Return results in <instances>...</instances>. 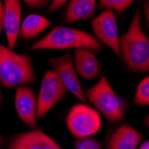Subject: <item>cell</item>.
Returning <instances> with one entry per match:
<instances>
[{"instance_id": "cb8c5ba5", "label": "cell", "mask_w": 149, "mask_h": 149, "mask_svg": "<svg viewBox=\"0 0 149 149\" xmlns=\"http://www.w3.org/2000/svg\"><path fill=\"white\" fill-rule=\"evenodd\" d=\"M2 142H3V138H2L1 135H0V145L2 144Z\"/></svg>"}, {"instance_id": "d4e9b609", "label": "cell", "mask_w": 149, "mask_h": 149, "mask_svg": "<svg viewBox=\"0 0 149 149\" xmlns=\"http://www.w3.org/2000/svg\"><path fill=\"white\" fill-rule=\"evenodd\" d=\"M47 1H48V2H50V1H51V0H47Z\"/></svg>"}, {"instance_id": "44dd1931", "label": "cell", "mask_w": 149, "mask_h": 149, "mask_svg": "<svg viewBox=\"0 0 149 149\" xmlns=\"http://www.w3.org/2000/svg\"><path fill=\"white\" fill-rule=\"evenodd\" d=\"M139 149H149V142H148V141L144 142V143L140 146Z\"/></svg>"}, {"instance_id": "e0dca14e", "label": "cell", "mask_w": 149, "mask_h": 149, "mask_svg": "<svg viewBox=\"0 0 149 149\" xmlns=\"http://www.w3.org/2000/svg\"><path fill=\"white\" fill-rule=\"evenodd\" d=\"M134 104L139 106L149 104V78L147 76L140 81L137 88Z\"/></svg>"}, {"instance_id": "ffe728a7", "label": "cell", "mask_w": 149, "mask_h": 149, "mask_svg": "<svg viewBox=\"0 0 149 149\" xmlns=\"http://www.w3.org/2000/svg\"><path fill=\"white\" fill-rule=\"evenodd\" d=\"M4 30V2L0 0V33Z\"/></svg>"}, {"instance_id": "5b68a950", "label": "cell", "mask_w": 149, "mask_h": 149, "mask_svg": "<svg viewBox=\"0 0 149 149\" xmlns=\"http://www.w3.org/2000/svg\"><path fill=\"white\" fill-rule=\"evenodd\" d=\"M66 125L75 138L90 137L98 132L102 126L99 113L86 104L73 105L67 115Z\"/></svg>"}, {"instance_id": "7c38bea8", "label": "cell", "mask_w": 149, "mask_h": 149, "mask_svg": "<svg viewBox=\"0 0 149 149\" xmlns=\"http://www.w3.org/2000/svg\"><path fill=\"white\" fill-rule=\"evenodd\" d=\"M73 65L78 75L88 79H96L100 74V64L93 50L76 48Z\"/></svg>"}, {"instance_id": "7a4b0ae2", "label": "cell", "mask_w": 149, "mask_h": 149, "mask_svg": "<svg viewBox=\"0 0 149 149\" xmlns=\"http://www.w3.org/2000/svg\"><path fill=\"white\" fill-rule=\"evenodd\" d=\"M104 47V45L92 34L59 25L55 27L46 37L35 42L31 47V50L88 48L99 52Z\"/></svg>"}, {"instance_id": "9a60e30c", "label": "cell", "mask_w": 149, "mask_h": 149, "mask_svg": "<svg viewBox=\"0 0 149 149\" xmlns=\"http://www.w3.org/2000/svg\"><path fill=\"white\" fill-rule=\"evenodd\" d=\"M52 24L45 16L32 13L26 16L21 23L19 36L23 39H31L39 35Z\"/></svg>"}, {"instance_id": "ac0fdd59", "label": "cell", "mask_w": 149, "mask_h": 149, "mask_svg": "<svg viewBox=\"0 0 149 149\" xmlns=\"http://www.w3.org/2000/svg\"><path fill=\"white\" fill-rule=\"evenodd\" d=\"M74 149H101V146L94 138H78L74 144Z\"/></svg>"}, {"instance_id": "52a82bcc", "label": "cell", "mask_w": 149, "mask_h": 149, "mask_svg": "<svg viewBox=\"0 0 149 149\" xmlns=\"http://www.w3.org/2000/svg\"><path fill=\"white\" fill-rule=\"evenodd\" d=\"M48 63L53 68V71L56 73L67 91H70L83 104H87L83 88L73 65L72 53L67 52L59 57L50 58Z\"/></svg>"}, {"instance_id": "30bf717a", "label": "cell", "mask_w": 149, "mask_h": 149, "mask_svg": "<svg viewBox=\"0 0 149 149\" xmlns=\"http://www.w3.org/2000/svg\"><path fill=\"white\" fill-rule=\"evenodd\" d=\"M7 149H63L55 140L38 130L15 135Z\"/></svg>"}, {"instance_id": "5bb4252c", "label": "cell", "mask_w": 149, "mask_h": 149, "mask_svg": "<svg viewBox=\"0 0 149 149\" xmlns=\"http://www.w3.org/2000/svg\"><path fill=\"white\" fill-rule=\"evenodd\" d=\"M97 0H69L64 13V21L72 23L89 19L96 9Z\"/></svg>"}, {"instance_id": "9c48e42d", "label": "cell", "mask_w": 149, "mask_h": 149, "mask_svg": "<svg viewBox=\"0 0 149 149\" xmlns=\"http://www.w3.org/2000/svg\"><path fill=\"white\" fill-rule=\"evenodd\" d=\"M15 106L22 121L31 130L37 129V98L31 88L19 86L15 91Z\"/></svg>"}, {"instance_id": "d6986e66", "label": "cell", "mask_w": 149, "mask_h": 149, "mask_svg": "<svg viewBox=\"0 0 149 149\" xmlns=\"http://www.w3.org/2000/svg\"><path fill=\"white\" fill-rule=\"evenodd\" d=\"M69 0H52L51 5L47 10V13H54L56 11H58L66 2H68Z\"/></svg>"}, {"instance_id": "8fae6325", "label": "cell", "mask_w": 149, "mask_h": 149, "mask_svg": "<svg viewBox=\"0 0 149 149\" xmlns=\"http://www.w3.org/2000/svg\"><path fill=\"white\" fill-rule=\"evenodd\" d=\"M22 19L20 0H4V30L8 48L13 50L19 37Z\"/></svg>"}, {"instance_id": "6da1fadb", "label": "cell", "mask_w": 149, "mask_h": 149, "mask_svg": "<svg viewBox=\"0 0 149 149\" xmlns=\"http://www.w3.org/2000/svg\"><path fill=\"white\" fill-rule=\"evenodd\" d=\"M120 58L133 72L147 73L149 71V39L143 32L140 12L136 10L130 28L119 38Z\"/></svg>"}, {"instance_id": "4fadbf2b", "label": "cell", "mask_w": 149, "mask_h": 149, "mask_svg": "<svg viewBox=\"0 0 149 149\" xmlns=\"http://www.w3.org/2000/svg\"><path fill=\"white\" fill-rule=\"evenodd\" d=\"M142 139V133L124 124L113 132L107 143V149H136Z\"/></svg>"}, {"instance_id": "7402d4cb", "label": "cell", "mask_w": 149, "mask_h": 149, "mask_svg": "<svg viewBox=\"0 0 149 149\" xmlns=\"http://www.w3.org/2000/svg\"><path fill=\"white\" fill-rule=\"evenodd\" d=\"M145 11H146V22H148V3L146 4V9H145Z\"/></svg>"}, {"instance_id": "2e32d148", "label": "cell", "mask_w": 149, "mask_h": 149, "mask_svg": "<svg viewBox=\"0 0 149 149\" xmlns=\"http://www.w3.org/2000/svg\"><path fill=\"white\" fill-rule=\"evenodd\" d=\"M134 1L135 0H98V9H111L121 15Z\"/></svg>"}, {"instance_id": "3957f363", "label": "cell", "mask_w": 149, "mask_h": 149, "mask_svg": "<svg viewBox=\"0 0 149 149\" xmlns=\"http://www.w3.org/2000/svg\"><path fill=\"white\" fill-rule=\"evenodd\" d=\"M0 80L6 88L32 83L35 72L31 56L0 45Z\"/></svg>"}, {"instance_id": "603a6c76", "label": "cell", "mask_w": 149, "mask_h": 149, "mask_svg": "<svg viewBox=\"0 0 149 149\" xmlns=\"http://www.w3.org/2000/svg\"><path fill=\"white\" fill-rule=\"evenodd\" d=\"M2 104V93H1V80H0V107Z\"/></svg>"}, {"instance_id": "277c9868", "label": "cell", "mask_w": 149, "mask_h": 149, "mask_svg": "<svg viewBox=\"0 0 149 149\" xmlns=\"http://www.w3.org/2000/svg\"><path fill=\"white\" fill-rule=\"evenodd\" d=\"M84 94L86 99L111 123H117L123 120L119 98L104 75H102L97 83L87 89Z\"/></svg>"}, {"instance_id": "8992f818", "label": "cell", "mask_w": 149, "mask_h": 149, "mask_svg": "<svg viewBox=\"0 0 149 149\" xmlns=\"http://www.w3.org/2000/svg\"><path fill=\"white\" fill-rule=\"evenodd\" d=\"M67 89L53 70L47 71L40 86L37 99L36 118L40 119L47 114L65 96Z\"/></svg>"}, {"instance_id": "ba28073f", "label": "cell", "mask_w": 149, "mask_h": 149, "mask_svg": "<svg viewBox=\"0 0 149 149\" xmlns=\"http://www.w3.org/2000/svg\"><path fill=\"white\" fill-rule=\"evenodd\" d=\"M91 26L98 41L109 47L115 55L121 59L119 47L118 24L113 11L104 9L102 13L91 22Z\"/></svg>"}]
</instances>
